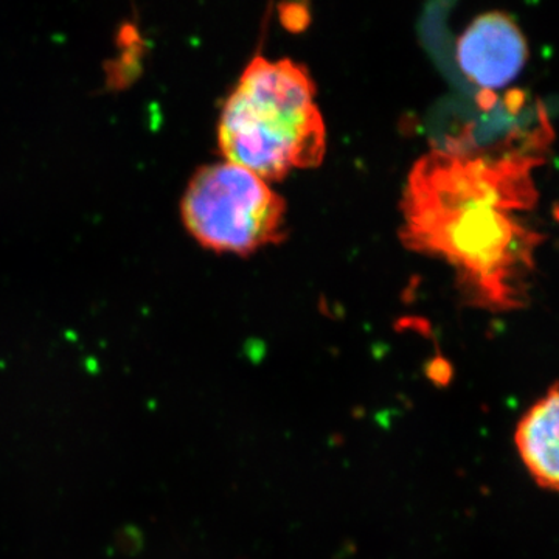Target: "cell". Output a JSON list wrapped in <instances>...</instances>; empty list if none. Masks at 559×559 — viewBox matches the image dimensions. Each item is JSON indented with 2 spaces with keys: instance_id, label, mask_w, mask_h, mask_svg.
<instances>
[{
  "instance_id": "cell-4",
  "label": "cell",
  "mask_w": 559,
  "mask_h": 559,
  "mask_svg": "<svg viewBox=\"0 0 559 559\" xmlns=\"http://www.w3.org/2000/svg\"><path fill=\"white\" fill-rule=\"evenodd\" d=\"M528 44L520 25L502 11L480 14L457 43L463 75L481 91L509 86L525 68Z\"/></svg>"
},
{
  "instance_id": "cell-5",
  "label": "cell",
  "mask_w": 559,
  "mask_h": 559,
  "mask_svg": "<svg viewBox=\"0 0 559 559\" xmlns=\"http://www.w3.org/2000/svg\"><path fill=\"white\" fill-rule=\"evenodd\" d=\"M514 447L530 477L559 492V384H554L522 415Z\"/></svg>"
},
{
  "instance_id": "cell-2",
  "label": "cell",
  "mask_w": 559,
  "mask_h": 559,
  "mask_svg": "<svg viewBox=\"0 0 559 559\" xmlns=\"http://www.w3.org/2000/svg\"><path fill=\"white\" fill-rule=\"evenodd\" d=\"M314 95L304 66L253 58L221 114V153L263 180L318 167L326 138Z\"/></svg>"
},
{
  "instance_id": "cell-1",
  "label": "cell",
  "mask_w": 559,
  "mask_h": 559,
  "mask_svg": "<svg viewBox=\"0 0 559 559\" xmlns=\"http://www.w3.org/2000/svg\"><path fill=\"white\" fill-rule=\"evenodd\" d=\"M551 134L498 150L462 143L432 150L414 165L401 210V240L447 261L477 308L521 310L530 300L535 253L544 235L522 221L538 204L533 170Z\"/></svg>"
},
{
  "instance_id": "cell-3",
  "label": "cell",
  "mask_w": 559,
  "mask_h": 559,
  "mask_svg": "<svg viewBox=\"0 0 559 559\" xmlns=\"http://www.w3.org/2000/svg\"><path fill=\"white\" fill-rule=\"evenodd\" d=\"M183 224L202 248L250 255L286 237V204L266 180L240 165L202 167L191 178Z\"/></svg>"
}]
</instances>
